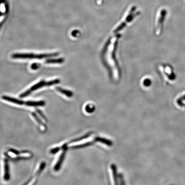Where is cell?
I'll return each instance as SVG.
<instances>
[{
	"mask_svg": "<svg viewBox=\"0 0 185 185\" xmlns=\"http://www.w3.org/2000/svg\"><path fill=\"white\" fill-rule=\"evenodd\" d=\"M119 38V35L118 34L112 37L109 44L108 45L106 52V61L111 68L113 77L115 79L119 78V70L115 59L116 44Z\"/></svg>",
	"mask_w": 185,
	"mask_h": 185,
	"instance_id": "6da1fadb",
	"label": "cell"
},
{
	"mask_svg": "<svg viewBox=\"0 0 185 185\" xmlns=\"http://www.w3.org/2000/svg\"><path fill=\"white\" fill-rule=\"evenodd\" d=\"M137 7L136 6H133L129 9L127 14L126 15L124 19L120 23L116 25L113 29V32L114 34L118 33L125 28L128 24L131 22L137 16L140 14V12H136Z\"/></svg>",
	"mask_w": 185,
	"mask_h": 185,
	"instance_id": "7a4b0ae2",
	"label": "cell"
},
{
	"mask_svg": "<svg viewBox=\"0 0 185 185\" xmlns=\"http://www.w3.org/2000/svg\"><path fill=\"white\" fill-rule=\"evenodd\" d=\"M59 53H43V54H35L32 53H16L13 54L11 57L14 59H43L44 58H50L57 56Z\"/></svg>",
	"mask_w": 185,
	"mask_h": 185,
	"instance_id": "3957f363",
	"label": "cell"
},
{
	"mask_svg": "<svg viewBox=\"0 0 185 185\" xmlns=\"http://www.w3.org/2000/svg\"><path fill=\"white\" fill-rule=\"evenodd\" d=\"M60 82V80L59 79H55L54 80H51V81H43L39 82L37 83L36 84L34 85H33L32 87H30L29 89L27 90L25 92L21 94L20 95V98H24L27 97V96L29 95L30 93H32L33 91L37 90L38 89L44 87H48L51 85H55V84H58Z\"/></svg>",
	"mask_w": 185,
	"mask_h": 185,
	"instance_id": "277c9868",
	"label": "cell"
},
{
	"mask_svg": "<svg viewBox=\"0 0 185 185\" xmlns=\"http://www.w3.org/2000/svg\"><path fill=\"white\" fill-rule=\"evenodd\" d=\"M166 14V10L165 9H162L159 10L157 16L155 25V31L157 35H159L162 33V26Z\"/></svg>",
	"mask_w": 185,
	"mask_h": 185,
	"instance_id": "5b68a950",
	"label": "cell"
},
{
	"mask_svg": "<svg viewBox=\"0 0 185 185\" xmlns=\"http://www.w3.org/2000/svg\"><path fill=\"white\" fill-rule=\"evenodd\" d=\"M60 148H61V150L62 149L63 152L61 153L58 161L56 163L54 167V170L55 171H59L61 168V166L64 160V158H65V155H66V152L68 149V144H64Z\"/></svg>",
	"mask_w": 185,
	"mask_h": 185,
	"instance_id": "8992f818",
	"label": "cell"
},
{
	"mask_svg": "<svg viewBox=\"0 0 185 185\" xmlns=\"http://www.w3.org/2000/svg\"><path fill=\"white\" fill-rule=\"evenodd\" d=\"M2 99L3 100H5V101L11 102V103H13L19 105H24V102H25V101H23L22 100L15 98L7 96H3L2 97Z\"/></svg>",
	"mask_w": 185,
	"mask_h": 185,
	"instance_id": "52a82bcc",
	"label": "cell"
},
{
	"mask_svg": "<svg viewBox=\"0 0 185 185\" xmlns=\"http://www.w3.org/2000/svg\"><path fill=\"white\" fill-rule=\"evenodd\" d=\"M4 176L3 178L5 180L8 181L10 179V175L9 172V166L7 159L4 160Z\"/></svg>",
	"mask_w": 185,
	"mask_h": 185,
	"instance_id": "ba28073f",
	"label": "cell"
},
{
	"mask_svg": "<svg viewBox=\"0 0 185 185\" xmlns=\"http://www.w3.org/2000/svg\"><path fill=\"white\" fill-rule=\"evenodd\" d=\"M24 105L27 106L31 107H37V106H43L45 105V102L43 101H25Z\"/></svg>",
	"mask_w": 185,
	"mask_h": 185,
	"instance_id": "9c48e42d",
	"label": "cell"
},
{
	"mask_svg": "<svg viewBox=\"0 0 185 185\" xmlns=\"http://www.w3.org/2000/svg\"><path fill=\"white\" fill-rule=\"evenodd\" d=\"M111 169L112 173H113L114 181L115 183V184H118L117 181L118 180V179L119 178L120 174H118L117 172V167L114 164H112L111 165Z\"/></svg>",
	"mask_w": 185,
	"mask_h": 185,
	"instance_id": "30bf717a",
	"label": "cell"
},
{
	"mask_svg": "<svg viewBox=\"0 0 185 185\" xmlns=\"http://www.w3.org/2000/svg\"><path fill=\"white\" fill-rule=\"evenodd\" d=\"M95 142H97L95 139L91 141H89V142H86V143H84V144H82L78 145L73 146L71 147L73 149H77V148H83V147H87L89 146L92 145Z\"/></svg>",
	"mask_w": 185,
	"mask_h": 185,
	"instance_id": "8fae6325",
	"label": "cell"
},
{
	"mask_svg": "<svg viewBox=\"0 0 185 185\" xmlns=\"http://www.w3.org/2000/svg\"><path fill=\"white\" fill-rule=\"evenodd\" d=\"M56 90L61 93L66 95L67 97H71L73 96V92L70 90L64 89L60 87H57Z\"/></svg>",
	"mask_w": 185,
	"mask_h": 185,
	"instance_id": "7c38bea8",
	"label": "cell"
},
{
	"mask_svg": "<svg viewBox=\"0 0 185 185\" xmlns=\"http://www.w3.org/2000/svg\"><path fill=\"white\" fill-rule=\"evenodd\" d=\"M64 60L63 58H57V59H49L46 60V63H62L64 62Z\"/></svg>",
	"mask_w": 185,
	"mask_h": 185,
	"instance_id": "4fadbf2b",
	"label": "cell"
},
{
	"mask_svg": "<svg viewBox=\"0 0 185 185\" xmlns=\"http://www.w3.org/2000/svg\"><path fill=\"white\" fill-rule=\"evenodd\" d=\"M91 135V132H89V133H88V134L84 135V136H83L81 137L78 138L74 139L72 140H70L69 142L66 143V144L68 145L69 144H71V143H74V142H78V141H81V140H82L88 138Z\"/></svg>",
	"mask_w": 185,
	"mask_h": 185,
	"instance_id": "5bb4252c",
	"label": "cell"
},
{
	"mask_svg": "<svg viewBox=\"0 0 185 185\" xmlns=\"http://www.w3.org/2000/svg\"><path fill=\"white\" fill-rule=\"evenodd\" d=\"M151 78L148 77H145L143 78L142 81V84L144 86L146 87H148L150 86L151 84Z\"/></svg>",
	"mask_w": 185,
	"mask_h": 185,
	"instance_id": "9a60e30c",
	"label": "cell"
},
{
	"mask_svg": "<svg viewBox=\"0 0 185 185\" xmlns=\"http://www.w3.org/2000/svg\"><path fill=\"white\" fill-rule=\"evenodd\" d=\"M32 116H33V117L36 120V122L38 123V124H39L41 126H43V127H44V128H46V125L44 124H43V121H42L40 118H39V117L37 116V115H36V114L35 113H34V112H32Z\"/></svg>",
	"mask_w": 185,
	"mask_h": 185,
	"instance_id": "2e32d148",
	"label": "cell"
},
{
	"mask_svg": "<svg viewBox=\"0 0 185 185\" xmlns=\"http://www.w3.org/2000/svg\"><path fill=\"white\" fill-rule=\"evenodd\" d=\"M95 107L94 105L92 104H88L85 107V111L88 113H91L95 110Z\"/></svg>",
	"mask_w": 185,
	"mask_h": 185,
	"instance_id": "e0dca14e",
	"label": "cell"
},
{
	"mask_svg": "<svg viewBox=\"0 0 185 185\" xmlns=\"http://www.w3.org/2000/svg\"><path fill=\"white\" fill-rule=\"evenodd\" d=\"M61 150V149L60 147H56L55 148H53V149L51 150L50 153H52V154H55V153H57Z\"/></svg>",
	"mask_w": 185,
	"mask_h": 185,
	"instance_id": "ac0fdd59",
	"label": "cell"
},
{
	"mask_svg": "<svg viewBox=\"0 0 185 185\" xmlns=\"http://www.w3.org/2000/svg\"><path fill=\"white\" fill-rule=\"evenodd\" d=\"M36 111L38 112V113L39 114V115H40L41 116V117H42L43 118V119H44V120H45V121H47V119H46V117H45V116H44V115H43V113H42V112L41 111L39 110H36Z\"/></svg>",
	"mask_w": 185,
	"mask_h": 185,
	"instance_id": "d6986e66",
	"label": "cell"
},
{
	"mask_svg": "<svg viewBox=\"0 0 185 185\" xmlns=\"http://www.w3.org/2000/svg\"><path fill=\"white\" fill-rule=\"evenodd\" d=\"M9 151L16 155H20V153H21L19 152V151H16V150L14 149H9Z\"/></svg>",
	"mask_w": 185,
	"mask_h": 185,
	"instance_id": "ffe728a7",
	"label": "cell"
},
{
	"mask_svg": "<svg viewBox=\"0 0 185 185\" xmlns=\"http://www.w3.org/2000/svg\"><path fill=\"white\" fill-rule=\"evenodd\" d=\"M31 68H32V69H36V68H38V65H37V64H35H35H33V65H32Z\"/></svg>",
	"mask_w": 185,
	"mask_h": 185,
	"instance_id": "44dd1931",
	"label": "cell"
},
{
	"mask_svg": "<svg viewBox=\"0 0 185 185\" xmlns=\"http://www.w3.org/2000/svg\"><path fill=\"white\" fill-rule=\"evenodd\" d=\"M103 1V0H97L98 4H99V5H100V4H102Z\"/></svg>",
	"mask_w": 185,
	"mask_h": 185,
	"instance_id": "7402d4cb",
	"label": "cell"
}]
</instances>
